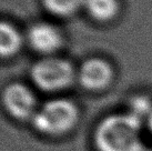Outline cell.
Wrapping results in <instances>:
<instances>
[{"mask_svg":"<svg viewBox=\"0 0 152 151\" xmlns=\"http://www.w3.org/2000/svg\"><path fill=\"white\" fill-rule=\"evenodd\" d=\"M142 122L129 112L107 116L98 123L93 141L98 151H143Z\"/></svg>","mask_w":152,"mask_h":151,"instance_id":"obj_1","label":"cell"},{"mask_svg":"<svg viewBox=\"0 0 152 151\" xmlns=\"http://www.w3.org/2000/svg\"><path fill=\"white\" fill-rule=\"evenodd\" d=\"M79 117V108L73 101L66 98H56L39 107L31 123L40 133L58 137L71 131L77 126Z\"/></svg>","mask_w":152,"mask_h":151,"instance_id":"obj_2","label":"cell"},{"mask_svg":"<svg viewBox=\"0 0 152 151\" xmlns=\"http://www.w3.org/2000/svg\"><path fill=\"white\" fill-rule=\"evenodd\" d=\"M30 78L40 90L59 92L73 84L77 71L69 60L50 56L34 63L30 69Z\"/></svg>","mask_w":152,"mask_h":151,"instance_id":"obj_3","label":"cell"},{"mask_svg":"<svg viewBox=\"0 0 152 151\" xmlns=\"http://www.w3.org/2000/svg\"><path fill=\"white\" fill-rule=\"evenodd\" d=\"M2 103L6 111L19 121H31L38 109L32 90L20 82L6 86L2 91Z\"/></svg>","mask_w":152,"mask_h":151,"instance_id":"obj_4","label":"cell"},{"mask_svg":"<svg viewBox=\"0 0 152 151\" xmlns=\"http://www.w3.org/2000/svg\"><path fill=\"white\" fill-rule=\"evenodd\" d=\"M77 79L86 90L102 91L109 88L113 81V67L102 58L87 59L77 71Z\"/></svg>","mask_w":152,"mask_h":151,"instance_id":"obj_5","label":"cell"},{"mask_svg":"<svg viewBox=\"0 0 152 151\" xmlns=\"http://www.w3.org/2000/svg\"><path fill=\"white\" fill-rule=\"evenodd\" d=\"M27 41L34 51L50 57L64 46L61 30L49 22H36L28 29Z\"/></svg>","mask_w":152,"mask_h":151,"instance_id":"obj_6","label":"cell"},{"mask_svg":"<svg viewBox=\"0 0 152 151\" xmlns=\"http://www.w3.org/2000/svg\"><path fill=\"white\" fill-rule=\"evenodd\" d=\"M83 9L92 20L108 23L118 17L121 7L119 0H85Z\"/></svg>","mask_w":152,"mask_h":151,"instance_id":"obj_7","label":"cell"},{"mask_svg":"<svg viewBox=\"0 0 152 151\" xmlns=\"http://www.w3.org/2000/svg\"><path fill=\"white\" fill-rule=\"evenodd\" d=\"M23 39L19 30L8 21L0 23V55L4 59L16 56L21 49Z\"/></svg>","mask_w":152,"mask_h":151,"instance_id":"obj_8","label":"cell"},{"mask_svg":"<svg viewBox=\"0 0 152 151\" xmlns=\"http://www.w3.org/2000/svg\"><path fill=\"white\" fill-rule=\"evenodd\" d=\"M43 9L59 18L75 16L80 9H83L85 0H41Z\"/></svg>","mask_w":152,"mask_h":151,"instance_id":"obj_9","label":"cell"},{"mask_svg":"<svg viewBox=\"0 0 152 151\" xmlns=\"http://www.w3.org/2000/svg\"><path fill=\"white\" fill-rule=\"evenodd\" d=\"M152 111V101L147 96H134L130 100L129 103V111L133 117L139 119L143 123L147 122V119Z\"/></svg>","mask_w":152,"mask_h":151,"instance_id":"obj_10","label":"cell"},{"mask_svg":"<svg viewBox=\"0 0 152 151\" xmlns=\"http://www.w3.org/2000/svg\"><path fill=\"white\" fill-rule=\"evenodd\" d=\"M147 127H148L149 131H150V133L152 134V111L151 113H150V116L148 117V119H147Z\"/></svg>","mask_w":152,"mask_h":151,"instance_id":"obj_11","label":"cell"}]
</instances>
